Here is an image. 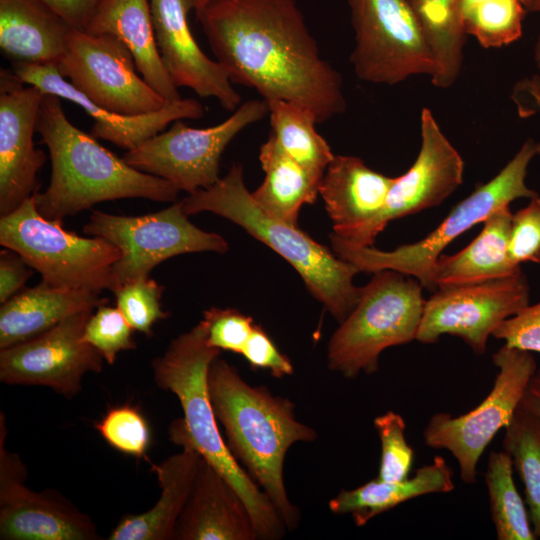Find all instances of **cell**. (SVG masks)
Masks as SVG:
<instances>
[{
    "label": "cell",
    "instance_id": "cell-1",
    "mask_svg": "<svg viewBox=\"0 0 540 540\" xmlns=\"http://www.w3.org/2000/svg\"><path fill=\"white\" fill-rule=\"evenodd\" d=\"M196 16L233 83L266 102L303 105L318 123L346 110L342 76L322 56L296 0H211Z\"/></svg>",
    "mask_w": 540,
    "mask_h": 540
},
{
    "label": "cell",
    "instance_id": "cell-2",
    "mask_svg": "<svg viewBox=\"0 0 540 540\" xmlns=\"http://www.w3.org/2000/svg\"><path fill=\"white\" fill-rule=\"evenodd\" d=\"M36 131L48 148L51 177L33 195L38 212L63 223L97 203L124 198L174 202L179 190L167 180L142 172L106 149L66 117L61 98L44 93Z\"/></svg>",
    "mask_w": 540,
    "mask_h": 540
},
{
    "label": "cell",
    "instance_id": "cell-3",
    "mask_svg": "<svg viewBox=\"0 0 540 540\" xmlns=\"http://www.w3.org/2000/svg\"><path fill=\"white\" fill-rule=\"evenodd\" d=\"M207 383L229 450L270 499L287 530L295 529L300 512L286 491L284 461L294 443L315 441L316 431L296 419L289 399L249 385L219 356L209 366Z\"/></svg>",
    "mask_w": 540,
    "mask_h": 540
},
{
    "label": "cell",
    "instance_id": "cell-4",
    "mask_svg": "<svg viewBox=\"0 0 540 540\" xmlns=\"http://www.w3.org/2000/svg\"><path fill=\"white\" fill-rule=\"evenodd\" d=\"M219 355V349L207 345L204 329L198 323L173 339L164 354L152 361L156 385L177 396L184 414L170 425V440L182 447H193L233 486L249 510L257 539H280L287 530L285 523L233 456L218 427L207 374Z\"/></svg>",
    "mask_w": 540,
    "mask_h": 540
},
{
    "label": "cell",
    "instance_id": "cell-5",
    "mask_svg": "<svg viewBox=\"0 0 540 540\" xmlns=\"http://www.w3.org/2000/svg\"><path fill=\"white\" fill-rule=\"evenodd\" d=\"M181 203L187 215L207 211L222 216L281 255L338 322L344 321L358 304L362 287L353 283L358 268L298 226L265 212L247 189L241 165L233 164L217 183L189 194Z\"/></svg>",
    "mask_w": 540,
    "mask_h": 540
},
{
    "label": "cell",
    "instance_id": "cell-6",
    "mask_svg": "<svg viewBox=\"0 0 540 540\" xmlns=\"http://www.w3.org/2000/svg\"><path fill=\"white\" fill-rule=\"evenodd\" d=\"M537 155V143L529 139L515 156L489 182L478 186L452 208L448 216L422 240L401 245L392 251L374 246H353L334 233L330 234L333 252L353 264L360 272L395 270L416 278L423 288L435 292L432 270L443 250L461 234L491 213L519 198H532L537 192L526 185L528 166Z\"/></svg>",
    "mask_w": 540,
    "mask_h": 540
},
{
    "label": "cell",
    "instance_id": "cell-7",
    "mask_svg": "<svg viewBox=\"0 0 540 540\" xmlns=\"http://www.w3.org/2000/svg\"><path fill=\"white\" fill-rule=\"evenodd\" d=\"M422 289L416 278L398 271L375 272L329 341V369L348 379L370 375L385 349L416 340L426 301Z\"/></svg>",
    "mask_w": 540,
    "mask_h": 540
},
{
    "label": "cell",
    "instance_id": "cell-8",
    "mask_svg": "<svg viewBox=\"0 0 540 540\" xmlns=\"http://www.w3.org/2000/svg\"><path fill=\"white\" fill-rule=\"evenodd\" d=\"M0 244L18 253L42 281L56 287L101 293L111 288L121 252L110 241L85 238L43 217L33 196L0 219Z\"/></svg>",
    "mask_w": 540,
    "mask_h": 540
},
{
    "label": "cell",
    "instance_id": "cell-9",
    "mask_svg": "<svg viewBox=\"0 0 540 540\" xmlns=\"http://www.w3.org/2000/svg\"><path fill=\"white\" fill-rule=\"evenodd\" d=\"M492 360L498 373L483 401L461 415L433 414L422 433L428 447L451 453L466 484L476 482L480 458L495 435L513 418L538 368L532 352L505 344L492 355Z\"/></svg>",
    "mask_w": 540,
    "mask_h": 540
},
{
    "label": "cell",
    "instance_id": "cell-10",
    "mask_svg": "<svg viewBox=\"0 0 540 540\" xmlns=\"http://www.w3.org/2000/svg\"><path fill=\"white\" fill-rule=\"evenodd\" d=\"M347 1L355 39L350 62L360 80L392 86L434 76V55L407 0Z\"/></svg>",
    "mask_w": 540,
    "mask_h": 540
},
{
    "label": "cell",
    "instance_id": "cell-11",
    "mask_svg": "<svg viewBox=\"0 0 540 540\" xmlns=\"http://www.w3.org/2000/svg\"><path fill=\"white\" fill-rule=\"evenodd\" d=\"M83 232L102 237L121 252L112 267L110 290L148 277L154 267L168 258L203 251L225 253L229 245L219 234L192 224L182 203L142 216H121L99 210L92 212Z\"/></svg>",
    "mask_w": 540,
    "mask_h": 540
},
{
    "label": "cell",
    "instance_id": "cell-12",
    "mask_svg": "<svg viewBox=\"0 0 540 540\" xmlns=\"http://www.w3.org/2000/svg\"><path fill=\"white\" fill-rule=\"evenodd\" d=\"M267 115V102L254 99L240 104L215 126L193 128L175 120L168 130L126 151L123 159L142 172L167 180L179 191L192 194L219 181L220 159L227 145L243 129Z\"/></svg>",
    "mask_w": 540,
    "mask_h": 540
},
{
    "label": "cell",
    "instance_id": "cell-13",
    "mask_svg": "<svg viewBox=\"0 0 540 540\" xmlns=\"http://www.w3.org/2000/svg\"><path fill=\"white\" fill-rule=\"evenodd\" d=\"M59 73L98 107L123 115L162 109L167 103L136 71L129 49L110 34L72 28Z\"/></svg>",
    "mask_w": 540,
    "mask_h": 540
},
{
    "label": "cell",
    "instance_id": "cell-14",
    "mask_svg": "<svg viewBox=\"0 0 540 540\" xmlns=\"http://www.w3.org/2000/svg\"><path fill=\"white\" fill-rule=\"evenodd\" d=\"M529 302L530 286L522 271L480 283L439 288L425 301L416 341L433 344L447 334L461 338L475 354H484L497 326Z\"/></svg>",
    "mask_w": 540,
    "mask_h": 540
},
{
    "label": "cell",
    "instance_id": "cell-15",
    "mask_svg": "<svg viewBox=\"0 0 540 540\" xmlns=\"http://www.w3.org/2000/svg\"><path fill=\"white\" fill-rule=\"evenodd\" d=\"M92 311L74 313L46 332L1 349L0 380L9 385L45 386L70 399L88 372L102 370L103 356L84 340Z\"/></svg>",
    "mask_w": 540,
    "mask_h": 540
},
{
    "label": "cell",
    "instance_id": "cell-16",
    "mask_svg": "<svg viewBox=\"0 0 540 540\" xmlns=\"http://www.w3.org/2000/svg\"><path fill=\"white\" fill-rule=\"evenodd\" d=\"M420 130L417 158L407 172L394 178L382 210L347 239L341 238L343 241L358 247L373 246L390 221L441 204L462 184L464 161L427 108L421 111Z\"/></svg>",
    "mask_w": 540,
    "mask_h": 540
},
{
    "label": "cell",
    "instance_id": "cell-17",
    "mask_svg": "<svg viewBox=\"0 0 540 540\" xmlns=\"http://www.w3.org/2000/svg\"><path fill=\"white\" fill-rule=\"evenodd\" d=\"M1 415L0 539L95 540L91 519L53 491L34 492L25 486L27 470L20 457L4 445Z\"/></svg>",
    "mask_w": 540,
    "mask_h": 540
},
{
    "label": "cell",
    "instance_id": "cell-18",
    "mask_svg": "<svg viewBox=\"0 0 540 540\" xmlns=\"http://www.w3.org/2000/svg\"><path fill=\"white\" fill-rule=\"evenodd\" d=\"M21 82L13 71L0 75V214L15 210L38 192L37 174L46 161L36 149L40 104L44 93Z\"/></svg>",
    "mask_w": 540,
    "mask_h": 540
},
{
    "label": "cell",
    "instance_id": "cell-19",
    "mask_svg": "<svg viewBox=\"0 0 540 540\" xmlns=\"http://www.w3.org/2000/svg\"><path fill=\"white\" fill-rule=\"evenodd\" d=\"M156 44L176 87H186L202 98H214L228 111L236 110L241 96L228 73L209 58L196 42L188 21L193 0H149Z\"/></svg>",
    "mask_w": 540,
    "mask_h": 540
},
{
    "label": "cell",
    "instance_id": "cell-20",
    "mask_svg": "<svg viewBox=\"0 0 540 540\" xmlns=\"http://www.w3.org/2000/svg\"><path fill=\"white\" fill-rule=\"evenodd\" d=\"M12 71L21 82L35 86L43 93L56 95L81 106L94 120L90 134L126 151L137 148L175 120L199 119L205 112L203 105L196 99L181 98L167 103L158 111L123 115L95 105L59 73L55 64L16 63L13 64Z\"/></svg>",
    "mask_w": 540,
    "mask_h": 540
},
{
    "label": "cell",
    "instance_id": "cell-21",
    "mask_svg": "<svg viewBox=\"0 0 540 540\" xmlns=\"http://www.w3.org/2000/svg\"><path fill=\"white\" fill-rule=\"evenodd\" d=\"M173 539H257L243 499L204 458L176 524Z\"/></svg>",
    "mask_w": 540,
    "mask_h": 540
},
{
    "label": "cell",
    "instance_id": "cell-22",
    "mask_svg": "<svg viewBox=\"0 0 540 540\" xmlns=\"http://www.w3.org/2000/svg\"><path fill=\"white\" fill-rule=\"evenodd\" d=\"M393 181L359 157L335 155L319 187L333 233L347 239L374 219L384 207Z\"/></svg>",
    "mask_w": 540,
    "mask_h": 540
},
{
    "label": "cell",
    "instance_id": "cell-23",
    "mask_svg": "<svg viewBox=\"0 0 540 540\" xmlns=\"http://www.w3.org/2000/svg\"><path fill=\"white\" fill-rule=\"evenodd\" d=\"M72 27L41 0H0V47L13 64H57Z\"/></svg>",
    "mask_w": 540,
    "mask_h": 540
},
{
    "label": "cell",
    "instance_id": "cell-24",
    "mask_svg": "<svg viewBox=\"0 0 540 540\" xmlns=\"http://www.w3.org/2000/svg\"><path fill=\"white\" fill-rule=\"evenodd\" d=\"M86 32L117 37L129 49L142 78L165 101L181 99L158 51L149 0H103Z\"/></svg>",
    "mask_w": 540,
    "mask_h": 540
},
{
    "label": "cell",
    "instance_id": "cell-25",
    "mask_svg": "<svg viewBox=\"0 0 540 540\" xmlns=\"http://www.w3.org/2000/svg\"><path fill=\"white\" fill-rule=\"evenodd\" d=\"M99 293L52 286L26 288L0 308V349L34 338L70 315L107 304Z\"/></svg>",
    "mask_w": 540,
    "mask_h": 540
},
{
    "label": "cell",
    "instance_id": "cell-26",
    "mask_svg": "<svg viewBox=\"0 0 540 540\" xmlns=\"http://www.w3.org/2000/svg\"><path fill=\"white\" fill-rule=\"evenodd\" d=\"M152 465L161 488L157 503L138 515H125L108 537L109 540L173 539L178 519L188 501L203 457L191 446Z\"/></svg>",
    "mask_w": 540,
    "mask_h": 540
},
{
    "label": "cell",
    "instance_id": "cell-27",
    "mask_svg": "<svg viewBox=\"0 0 540 540\" xmlns=\"http://www.w3.org/2000/svg\"><path fill=\"white\" fill-rule=\"evenodd\" d=\"M512 212L509 205L491 213L476 238L453 255L441 254L432 270L436 289L480 283L521 270L509 257Z\"/></svg>",
    "mask_w": 540,
    "mask_h": 540
},
{
    "label": "cell",
    "instance_id": "cell-28",
    "mask_svg": "<svg viewBox=\"0 0 540 540\" xmlns=\"http://www.w3.org/2000/svg\"><path fill=\"white\" fill-rule=\"evenodd\" d=\"M455 488L451 467L441 456L418 468L412 477L383 481L377 477L350 490H341L329 501L335 514H350L362 527L377 515L417 497L448 493Z\"/></svg>",
    "mask_w": 540,
    "mask_h": 540
},
{
    "label": "cell",
    "instance_id": "cell-29",
    "mask_svg": "<svg viewBox=\"0 0 540 540\" xmlns=\"http://www.w3.org/2000/svg\"><path fill=\"white\" fill-rule=\"evenodd\" d=\"M259 160L265 177L251 192L254 200L271 216L297 226L301 207L314 203L323 176L289 157L271 134L260 147Z\"/></svg>",
    "mask_w": 540,
    "mask_h": 540
},
{
    "label": "cell",
    "instance_id": "cell-30",
    "mask_svg": "<svg viewBox=\"0 0 540 540\" xmlns=\"http://www.w3.org/2000/svg\"><path fill=\"white\" fill-rule=\"evenodd\" d=\"M413 8L436 62L431 78L438 88H448L457 80L467 34L461 13V0H407Z\"/></svg>",
    "mask_w": 540,
    "mask_h": 540
},
{
    "label": "cell",
    "instance_id": "cell-31",
    "mask_svg": "<svg viewBox=\"0 0 540 540\" xmlns=\"http://www.w3.org/2000/svg\"><path fill=\"white\" fill-rule=\"evenodd\" d=\"M271 135L280 148L309 171L323 176L334 154L316 130L318 121L307 107L284 100L268 101Z\"/></svg>",
    "mask_w": 540,
    "mask_h": 540
},
{
    "label": "cell",
    "instance_id": "cell-32",
    "mask_svg": "<svg viewBox=\"0 0 540 540\" xmlns=\"http://www.w3.org/2000/svg\"><path fill=\"white\" fill-rule=\"evenodd\" d=\"M513 461L505 451L488 456L485 484L498 540H536L530 514L513 479Z\"/></svg>",
    "mask_w": 540,
    "mask_h": 540
},
{
    "label": "cell",
    "instance_id": "cell-33",
    "mask_svg": "<svg viewBox=\"0 0 540 540\" xmlns=\"http://www.w3.org/2000/svg\"><path fill=\"white\" fill-rule=\"evenodd\" d=\"M502 447L524 485L532 528L540 539V417L519 405L504 428Z\"/></svg>",
    "mask_w": 540,
    "mask_h": 540
},
{
    "label": "cell",
    "instance_id": "cell-34",
    "mask_svg": "<svg viewBox=\"0 0 540 540\" xmlns=\"http://www.w3.org/2000/svg\"><path fill=\"white\" fill-rule=\"evenodd\" d=\"M526 6L522 0H481L462 11L465 33L485 48H499L522 35Z\"/></svg>",
    "mask_w": 540,
    "mask_h": 540
},
{
    "label": "cell",
    "instance_id": "cell-35",
    "mask_svg": "<svg viewBox=\"0 0 540 540\" xmlns=\"http://www.w3.org/2000/svg\"><path fill=\"white\" fill-rule=\"evenodd\" d=\"M95 428L114 449L139 459L146 458L151 433L138 408L131 405L112 407L95 424Z\"/></svg>",
    "mask_w": 540,
    "mask_h": 540
},
{
    "label": "cell",
    "instance_id": "cell-36",
    "mask_svg": "<svg viewBox=\"0 0 540 540\" xmlns=\"http://www.w3.org/2000/svg\"><path fill=\"white\" fill-rule=\"evenodd\" d=\"M373 425L381 444L377 478L383 481H396L409 477L414 450L406 440V423L403 417L390 410L377 416Z\"/></svg>",
    "mask_w": 540,
    "mask_h": 540
},
{
    "label": "cell",
    "instance_id": "cell-37",
    "mask_svg": "<svg viewBox=\"0 0 540 540\" xmlns=\"http://www.w3.org/2000/svg\"><path fill=\"white\" fill-rule=\"evenodd\" d=\"M163 290L162 285L148 276L125 284L113 293L117 308L130 326L146 336H151L153 325L169 315L162 310L160 304Z\"/></svg>",
    "mask_w": 540,
    "mask_h": 540
},
{
    "label": "cell",
    "instance_id": "cell-38",
    "mask_svg": "<svg viewBox=\"0 0 540 540\" xmlns=\"http://www.w3.org/2000/svg\"><path fill=\"white\" fill-rule=\"evenodd\" d=\"M133 331L117 307L104 304L90 316L84 330V340L95 347L104 360L112 365L119 352L136 348Z\"/></svg>",
    "mask_w": 540,
    "mask_h": 540
},
{
    "label": "cell",
    "instance_id": "cell-39",
    "mask_svg": "<svg viewBox=\"0 0 540 540\" xmlns=\"http://www.w3.org/2000/svg\"><path fill=\"white\" fill-rule=\"evenodd\" d=\"M208 346L242 354L255 326L250 316L232 308L212 307L203 312L199 322Z\"/></svg>",
    "mask_w": 540,
    "mask_h": 540
},
{
    "label": "cell",
    "instance_id": "cell-40",
    "mask_svg": "<svg viewBox=\"0 0 540 540\" xmlns=\"http://www.w3.org/2000/svg\"><path fill=\"white\" fill-rule=\"evenodd\" d=\"M509 257L512 262L521 266L524 262H532L540 253V196L529 199V203L512 214L509 239Z\"/></svg>",
    "mask_w": 540,
    "mask_h": 540
},
{
    "label": "cell",
    "instance_id": "cell-41",
    "mask_svg": "<svg viewBox=\"0 0 540 540\" xmlns=\"http://www.w3.org/2000/svg\"><path fill=\"white\" fill-rule=\"evenodd\" d=\"M492 336L509 347L540 353V301L504 320Z\"/></svg>",
    "mask_w": 540,
    "mask_h": 540
},
{
    "label": "cell",
    "instance_id": "cell-42",
    "mask_svg": "<svg viewBox=\"0 0 540 540\" xmlns=\"http://www.w3.org/2000/svg\"><path fill=\"white\" fill-rule=\"evenodd\" d=\"M241 355L252 368L266 369L275 378L291 375L294 371L288 357L278 350L264 329L256 324Z\"/></svg>",
    "mask_w": 540,
    "mask_h": 540
},
{
    "label": "cell",
    "instance_id": "cell-43",
    "mask_svg": "<svg viewBox=\"0 0 540 540\" xmlns=\"http://www.w3.org/2000/svg\"><path fill=\"white\" fill-rule=\"evenodd\" d=\"M33 270L15 251L0 252V302L4 304L18 293L32 276Z\"/></svg>",
    "mask_w": 540,
    "mask_h": 540
},
{
    "label": "cell",
    "instance_id": "cell-44",
    "mask_svg": "<svg viewBox=\"0 0 540 540\" xmlns=\"http://www.w3.org/2000/svg\"><path fill=\"white\" fill-rule=\"evenodd\" d=\"M61 16L72 28L86 31L90 20L103 0H41Z\"/></svg>",
    "mask_w": 540,
    "mask_h": 540
},
{
    "label": "cell",
    "instance_id": "cell-45",
    "mask_svg": "<svg viewBox=\"0 0 540 540\" xmlns=\"http://www.w3.org/2000/svg\"><path fill=\"white\" fill-rule=\"evenodd\" d=\"M520 405L540 417V367L533 375Z\"/></svg>",
    "mask_w": 540,
    "mask_h": 540
},
{
    "label": "cell",
    "instance_id": "cell-46",
    "mask_svg": "<svg viewBox=\"0 0 540 540\" xmlns=\"http://www.w3.org/2000/svg\"><path fill=\"white\" fill-rule=\"evenodd\" d=\"M534 61L540 70V33L538 34L537 40L534 45Z\"/></svg>",
    "mask_w": 540,
    "mask_h": 540
},
{
    "label": "cell",
    "instance_id": "cell-47",
    "mask_svg": "<svg viewBox=\"0 0 540 540\" xmlns=\"http://www.w3.org/2000/svg\"><path fill=\"white\" fill-rule=\"evenodd\" d=\"M526 9L530 12L540 13V0H528Z\"/></svg>",
    "mask_w": 540,
    "mask_h": 540
},
{
    "label": "cell",
    "instance_id": "cell-48",
    "mask_svg": "<svg viewBox=\"0 0 540 540\" xmlns=\"http://www.w3.org/2000/svg\"><path fill=\"white\" fill-rule=\"evenodd\" d=\"M481 0H461V13L463 10L473 6L474 4L478 3ZM525 6L528 3V0H522Z\"/></svg>",
    "mask_w": 540,
    "mask_h": 540
},
{
    "label": "cell",
    "instance_id": "cell-49",
    "mask_svg": "<svg viewBox=\"0 0 540 540\" xmlns=\"http://www.w3.org/2000/svg\"><path fill=\"white\" fill-rule=\"evenodd\" d=\"M211 0H193L194 2V10L198 11L201 8H203L207 3H209Z\"/></svg>",
    "mask_w": 540,
    "mask_h": 540
},
{
    "label": "cell",
    "instance_id": "cell-50",
    "mask_svg": "<svg viewBox=\"0 0 540 540\" xmlns=\"http://www.w3.org/2000/svg\"><path fill=\"white\" fill-rule=\"evenodd\" d=\"M533 263L540 264V253H538L532 260Z\"/></svg>",
    "mask_w": 540,
    "mask_h": 540
}]
</instances>
